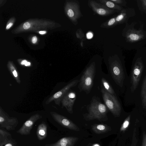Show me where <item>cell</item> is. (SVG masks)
I'll use <instances>...</instances> for the list:
<instances>
[{
  "instance_id": "obj_1",
  "label": "cell",
  "mask_w": 146,
  "mask_h": 146,
  "mask_svg": "<svg viewBox=\"0 0 146 146\" xmlns=\"http://www.w3.org/2000/svg\"><path fill=\"white\" fill-rule=\"evenodd\" d=\"M87 109L88 113L83 115L84 118L86 120L97 119L101 121L108 119L107 113L108 109L105 104L96 97L92 98Z\"/></svg>"
},
{
  "instance_id": "obj_2",
  "label": "cell",
  "mask_w": 146,
  "mask_h": 146,
  "mask_svg": "<svg viewBox=\"0 0 146 146\" xmlns=\"http://www.w3.org/2000/svg\"><path fill=\"white\" fill-rule=\"evenodd\" d=\"M106 65L109 73L116 84L122 86L124 78V73L121 63L115 55L110 56Z\"/></svg>"
},
{
  "instance_id": "obj_3",
  "label": "cell",
  "mask_w": 146,
  "mask_h": 146,
  "mask_svg": "<svg viewBox=\"0 0 146 146\" xmlns=\"http://www.w3.org/2000/svg\"><path fill=\"white\" fill-rule=\"evenodd\" d=\"M96 72L95 63L93 62L86 68L79 80L78 88L80 92L89 93L93 85Z\"/></svg>"
},
{
  "instance_id": "obj_4",
  "label": "cell",
  "mask_w": 146,
  "mask_h": 146,
  "mask_svg": "<svg viewBox=\"0 0 146 146\" xmlns=\"http://www.w3.org/2000/svg\"><path fill=\"white\" fill-rule=\"evenodd\" d=\"M103 101L108 110L115 117H119L121 112V106L114 95L108 93L102 88L101 90Z\"/></svg>"
},
{
  "instance_id": "obj_5",
  "label": "cell",
  "mask_w": 146,
  "mask_h": 146,
  "mask_svg": "<svg viewBox=\"0 0 146 146\" xmlns=\"http://www.w3.org/2000/svg\"><path fill=\"white\" fill-rule=\"evenodd\" d=\"M80 3L76 0L67 1L66 3L65 11L68 18L71 22L76 25L78 20L83 15L80 9Z\"/></svg>"
},
{
  "instance_id": "obj_6",
  "label": "cell",
  "mask_w": 146,
  "mask_h": 146,
  "mask_svg": "<svg viewBox=\"0 0 146 146\" xmlns=\"http://www.w3.org/2000/svg\"><path fill=\"white\" fill-rule=\"evenodd\" d=\"M79 82V80H74L69 83L62 89L52 95L46 101V104L54 101L56 105H60L62 99L71 88L75 86Z\"/></svg>"
},
{
  "instance_id": "obj_7",
  "label": "cell",
  "mask_w": 146,
  "mask_h": 146,
  "mask_svg": "<svg viewBox=\"0 0 146 146\" xmlns=\"http://www.w3.org/2000/svg\"><path fill=\"white\" fill-rule=\"evenodd\" d=\"M143 68L142 60L140 59L137 60L134 66L131 74V89L132 92H133L138 86Z\"/></svg>"
},
{
  "instance_id": "obj_8",
  "label": "cell",
  "mask_w": 146,
  "mask_h": 146,
  "mask_svg": "<svg viewBox=\"0 0 146 146\" xmlns=\"http://www.w3.org/2000/svg\"><path fill=\"white\" fill-rule=\"evenodd\" d=\"M18 124V120L16 117H10L0 107V125L7 130H14Z\"/></svg>"
},
{
  "instance_id": "obj_9",
  "label": "cell",
  "mask_w": 146,
  "mask_h": 146,
  "mask_svg": "<svg viewBox=\"0 0 146 146\" xmlns=\"http://www.w3.org/2000/svg\"><path fill=\"white\" fill-rule=\"evenodd\" d=\"M88 5L94 14L102 17L109 16L117 11L110 9L96 0H89Z\"/></svg>"
},
{
  "instance_id": "obj_10",
  "label": "cell",
  "mask_w": 146,
  "mask_h": 146,
  "mask_svg": "<svg viewBox=\"0 0 146 146\" xmlns=\"http://www.w3.org/2000/svg\"><path fill=\"white\" fill-rule=\"evenodd\" d=\"M50 114L53 119L61 125L72 130L80 131L79 127L67 117L55 112L51 111Z\"/></svg>"
},
{
  "instance_id": "obj_11",
  "label": "cell",
  "mask_w": 146,
  "mask_h": 146,
  "mask_svg": "<svg viewBox=\"0 0 146 146\" xmlns=\"http://www.w3.org/2000/svg\"><path fill=\"white\" fill-rule=\"evenodd\" d=\"M42 117V116L38 113L31 115L24 123L22 126L17 131V132L23 135H27L29 134L35 123Z\"/></svg>"
},
{
  "instance_id": "obj_12",
  "label": "cell",
  "mask_w": 146,
  "mask_h": 146,
  "mask_svg": "<svg viewBox=\"0 0 146 146\" xmlns=\"http://www.w3.org/2000/svg\"><path fill=\"white\" fill-rule=\"evenodd\" d=\"M76 97V93L69 90L62 99L61 103L62 107H65L68 112L70 114L73 113V106Z\"/></svg>"
},
{
  "instance_id": "obj_13",
  "label": "cell",
  "mask_w": 146,
  "mask_h": 146,
  "mask_svg": "<svg viewBox=\"0 0 146 146\" xmlns=\"http://www.w3.org/2000/svg\"><path fill=\"white\" fill-rule=\"evenodd\" d=\"M144 37V33L141 30H137L130 29L126 33L125 37L128 41L131 42L138 41Z\"/></svg>"
},
{
  "instance_id": "obj_14",
  "label": "cell",
  "mask_w": 146,
  "mask_h": 146,
  "mask_svg": "<svg viewBox=\"0 0 146 146\" xmlns=\"http://www.w3.org/2000/svg\"><path fill=\"white\" fill-rule=\"evenodd\" d=\"M78 139V138L76 137H64L55 143L46 145L45 146H74Z\"/></svg>"
},
{
  "instance_id": "obj_15",
  "label": "cell",
  "mask_w": 146,
  "mask_h": 146,
  "mask_svg": "<svg viewBox=\"0 0 146 146\" xmlns=\"http://www.w3.org/2000/svg\"><path fill=\"white\" fill-rule=\"evenodd\" d=\"M47 130V126L45 122H42L38 125L36 133L38 140H43L46 137Z\"/></svg>"
},
{
  "instance_id": "obj_16",
  "label": "cell",
  "mask_w": 146,
  "mask_h": 146,
  "mask_svg": "<svg viewBox=\"0 0 146 146\" xmlns=\"http://www.w3.org/2000/svg\"><path fill=\"white\" fill-rule=\"evenodd\" d=\"M92 130L97 134H102L107 132L111 130V127L104 124H95L92 127Z\"/></svg>"
},
{
  "instance_id": "obj_17",
  "label": "cell",
  "mask_w": 146,
  "mask_h": 146,
  "mask_svg": "<svg viewBox=\"0 0 146 146\" xmlns=\"http://www.w3.org/2000/svg\"><path fill=\"white\" fill-rule=\"evenodd\" d=\"M7 66L9 71L12 76L17 83L20 84L21 83V80L19 72L16 68L13 63L10 61L8 62Z\"/></svg>"
},
{
  "instance_id": "obj_18",
  "label": "cell",
  "mask_w": 146,
  "mask_h": 146,
  "mask_svg": "<svg viewBox=\"0 0 146 146\" xmlns=\"http://www.w3.org/2000/svg\"><path fill=\"white\" fill-rule=\"evenodd\" d=\"M96 1L110 9L117 11H121L122 10V8L120 6L110 0H98Z\"/></svg>"
},
{
  "instance_id": "obj_19",
  "label": "cell",
  "mask_w": 146,
  "mask_h": 146,
  "mask_svg": "<svg viewBox=\"0 0 146 146\" xmlns=\"http://www.w3.org/2000/svg\"><path fill=\"white\" fill-rule=\"evenodd\" d=\"M141 96L142 105L146 109V75L143 82Z\"/></svg>"
},
{
  "instance_id": "obj_20",
  "label": "cell",
  "mask_w": 146,
  "mask_h": 146,
  "mask_svg": "<svg viewBox=\"0 0 146 146\" xmlns=\"http://www.w3.org/2000/svg\"><path fill=\"white\" fill-rule=\"evenodd\" d=\"M101 82L103 86L102 88L104 90L109 94L114 95V91L108 81L105 78H102L101 79Z\"/></svg>"
},
{
  "instance_id": "obj_21",
  "label": "cell",
  "mask_w": 146,
  "mask_h": 146,
  "mask_svg": "<svg viewBox=\"0 0 146 146\" xmlns=\"http://www.w3.org/2000/svg\"><path fill=\"white\" fill-rule=\"evenodd\" d=\"M126 17L125 11L122 9L121 11L119 14L117 16L115 17L116 25L123 23L125 21Z\"/></svg>"
},
{
  "instance_id": "obj_22",
  "label": "cell",
  "mask_w": 146,
  "mask_h": 146,
  "mask_svg": "<svg viewBox=\"0 0 146 146\" xmlns=\"http://www.w3.org/2000/svg\"><path fill=\"white\" fill-rule=\"evenodd\" d=\"M0 146H17L16 142L10 138H9L0 141Z\"/></svg>"
},
{
  "instance_id": "obj_23",
  "label": "cell",
  "mask_w": 146,
  "mask_h": 146,
  "mask_svg": "<svg viewBox=\"0 0 146 146\" xmlns=\"http://www.w3.org/2000/svg\"><path fill=\"white\" fill-rule=\"evenodd\" d=\"M131 115H129L125 119L120 128V131L121 132H124L129 127L130 124Z\"/></svg>"
},
{
  "instance_id": "obj_24",
  "label": "cell",
  "mask_w": 146,
  "mask_h": 146,
  "mask_svg": "<svg viewBox=\"0 0 146 146\" xmlns=\"http://www.w3.org/2000/svg\"><path fill=\"white\" fill-rule=\"evenodd\" d=\"M11 134L8 132L3 129H0V141L11 137Z\"/></svg>"
},
{
  "instance_id": "obj_25",
  "label": "cell",
  "mask_w": 146,
  "mask_h": 146,
  "mask_svg": "<svg viewBox=\"0 0 146 146\" xmlns=\"http://www.w3.org/2000/svg\"><path fill=\"white\" fill-rule=\"evenodd\" d=\"M138 139L136 136V130L134 128L133 132L132 140L130 146H138Z\"/></svg>"
},
{
  "instance_id": "obj_26",
  "label": "cell",
  "mask_w": 146,
  "mask_h": 146,
  "mask_svg": "<svg viewBox=\"0 0 146 146\" xmlns=\"http://www.w3.org/2000/svg\"><path fill=\"white\" fill-rule=\"evenodd\" d=\"M141 146H146V131H143Z\"/></svg>"
},
{
  "instance_id": "obj_27",
  "label": "cell",
  "mask_w": 146,
  "mask_h": 146,
  "mask_svg": "<svg viewBox=\"0 0 146 146\" xmlns=\"http://www.w3.org/2000/svg\"><path fill=\"white\" fill-rule=\"evenodd\" d=\"M20 64L22 65H24L26 67H30L31 66V63L25 60H22L20 62Z\"/></svg>"
},
{
  "instance_id": "obj_28",
  "label": "cell",
  "mask_w": 146,
  "mask_h": 146,
  "mask_svg": "<svg viewBox=\"0 0 146 146\" xmlns=\"http://www.w3.org/2000/svg\"><path fill=\"white\" fill-rule=\"evenodd\" d=\"M115 3L119 5H121L124 3V1L122 0H110Z\"/></svg>"
},
{
  "instance_id": "obj_29",
  "label": "cell",
  "mask_w": 146,
  "mask_h": 146,
  "mask_svg": "<svg viewBox=\"0 0 146 146\" xmlns=\"http://www.w3.org/2000/svg\"><path fill=\"white\" fill-rule=\"evenodd\" d=\"M30 27V23L28 22H25L23 26V28L25 29H29Z\"/></svg>"
},
{
  "instance_id": "obj_30",
  "label": "cell",
  "mask_w": 146,
  "mask_h": 146,
  "mask_svg": "<svg viewBox=\"0 0 146 146\" xmlns=\"http://www.w3.org/2000/svg\"><path fill=\"white\" fill-rule=\"evenodd\" d=\"M93 36V34L92 33L89 32H88L86 34V37L87 39H90L92 38Z\"/></svg>"
},
{
  "instance_id": "obj_31",
  "label": "cell",
  "mask_w": 146,
  "mask_h": 146,
  "mask_svg": "<svg viewBox=\"0 0 146 146\" xmlns=\"http://www.w3.org/2000/svg\"><path fill=\"white\" fill-rule=\"evenodd\" d=\"M141 1L143 8L145 9H146V0H142Z\"/></svg>"
},
{
  "instance_id": "obj_32",
  "label": "cell",
  "mask_w": 146,
  "mask_h": 146,
  "mask_svg": "<svg viewBox=\"0 0 146 146\" xmlns=\"http://www.w3.org/2000/svg\"><path fill=\"white\" fill-rule=\"evenodd\" d=\"M37 40V37L35 36H33L32 39V43L33 44H35L36 43Z\"/></svg>"
},
{
  "instance_id": "obj_33",
  "label": "cell",
  "mask_w": 146,
  "mask_h": 146,
  "mask_svg": "<svg viewBox=\"0 0 146 146\" xmlns=\"http://www.w3.org/2000/svg\"><path fill=\"white\" fill-rule=\"evenodd\" d=\"M13 25V24L12 23H9L6 26V29H9Z\"/></svg>"
},
{
  "instance_id": "obj_34",
  "label": "cell",
  "mask_w": 146,
  "mask_h": 146,
  "mask_svg": "<svg viewBox=\"0 0 146 146\" xmlns=\"http://www.w3.org/2000/svg\"><path fill=\"white\" fill-rule=\"evenodd\" d=\"M46 31H41L39 32V33L42 35L46 34Z\"/></svg>"
}]
</instances>
